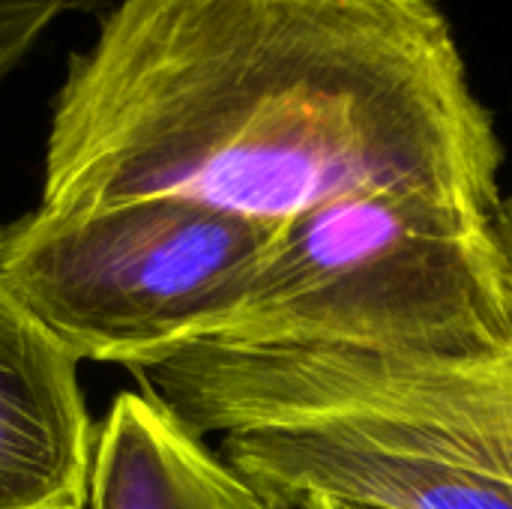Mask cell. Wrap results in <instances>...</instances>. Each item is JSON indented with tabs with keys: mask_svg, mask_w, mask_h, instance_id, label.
<instances>
[{
	"mask_svg": "<svg viewBox=\"0 0 512 509\" xmlns=\"http://www.w3.org/2000/svg\"><path fill=\"white\" fill-rule=\"evenodd\" d=\"M90 509H273L222 456L144 390L96 423Z\"/></svg>",
	"mask_w": 512,
	"mask_h": 509,
	"instance_id": "7",
	"label": "cell"
},
{
	"mask_svg": "<svg viewBox=\"0 0 512 509\" xmlns=\"http://www.w3.org/2000/svg\"><path fill=\"white\" fill-rule=\"evenodd\" d=\"M498 213L387 189L294 216L198 342L512 354V255Z\"/></svg>",
	"mask_w": 512,
	"mask_h": 509,
	"instance_id": "2",
	"label": "cell"
},
{
	"mask_svg": "<svg viewBox=\"0 0 512 509\" xmlns=\"http://www.w3.org/2000/svg\"><path fill=\"white\" fill-rule=\"evenodd\" d=\"M504 144L432 0H117L51 102L39 207L282 225L363 192L501 210Z\"/></svg>",
	"mask_w": 512,
	"mask_h": 509,
	"instance_id": "1",
	"label": "cell"
},
{
	"mask_svg": "<svg viewBox=\"0 0 512 509\" xmlns=\"http://www.w3.org/2000/svg\"><path fill=\"white\" fill-rule=\"evenodd\" d=\"M276 225L180 198L0 225V288L75 357L144 369L240 300Z\"/></svg>",
	"mask_w": 512,
	"mask_h": 509,
	"instance_id": "3",
	"label": "cell"
},
{
	"mask_svg": "<svg viewBox=\"0 0 512 509\" xmlns=\"http://www.w3.org/2000/svg\"><path fill=\"white\" fill-rule=\"evenodd\" d=\"M297 509H363V507L342 504V501H333V498H324V495H309L306 501H300V507Z\"/></svg>",
	"mask_w": 512,
	"mask_h": 509,
	"instance_id": "9",
	"label": "cell"
},
{
	"mask_svg": "<svg viewBox=\"0 0 512 509\" xmlns=\"http://www.w3.org/2000/svg\"><path fill=\"white\" fill-rule=\"evenodd\" d=\"M99 6L102 0H0V84L24 66L60 21Z\"/></svg>",
	"mask_w": 512,
	"mask_h": 509,
	"instance_id": "8",
	"label": "cell"
},
{
	"mask_svg": "<svg viewBox=\"0 0 512 509\" xmlns=\"http://www.w3.org/2000/svg\"><path fill=\"white\" fill-rule=\"evenodd\" d=\"M219 456L273 509L309 495L363 509H512L510 483L330 423L234 429Z\"/></svg>",
	"mask_w": 512,
	"mask_h": 509,
	"instance_id": "5",
	"label": "cell"
},
{
	"mask_svg": "<svg viewBox=\"0 0 512 509\" xmlns=\"http://www.w3.org/2000/svg\"><path fill=\"white\" fill-rule=\"evenodd\" d=\"M96 423L78 357L0 288V509H87Z\"/></svg>",
	"mask_w": 512,
	"mask_h": 509,
	"instance_id": "6",
	"label": "cell"
},
{
	"mask_svg": "<svg viewBox=\"0 0 512 509\" xmlns=\"http://www.w3.org/2000/svg\"><path fill=\"white\" fill-rule=\"evenodd\" d=\"M195 435L330 423L512 486V354L192 342L132 372Z\"/></svg>",
	"mask_w": 512,
	"mask_h": 509,
	"instance_id": "4",
	"label": "cell"
}]
</instances>
